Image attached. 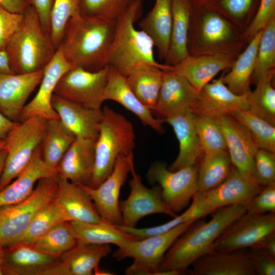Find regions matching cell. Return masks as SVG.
<instances>
[{
  "instance_id": "obj_1",
  "label": "cell",
  "mask_w": 275,
  "mask_h": 275,
  "mask_svg": "<svg viewBox=\"0 0 275 275\" xmlns=\"http://www.w3.org/2000/svg\"><path fill=\"white\" fill-rule=\"evenodd\" d=\"M116 21L80 14L70 18L60 45L66 60L73 67L91 71L107 66Z\"/></svg>"
},
{
  "instance_id": "obj_2",
  "label": "cell",
  "mask_w": 275,
  "mask_h": 275,
  "mask_svg": "<svg viewBox=\"0 0 275 275\" xmlns=\"http://www.w3.org/2000/svg\"><path fill=\"white\" fill-rule=\"evenodd\" d=\"M208 222H195L172 244L165 254L159 271L184 272L201 257L210 252L222 233L246 212L245 205H231L216 210Z\"/></svg>"
},
{
  "instance_id": "obj_3",
  "label": "cell",
  "mask_w": 275,
  "mask_h": 275,
  "mask_svg": "<svg viewBox=\"0 0 275 275\" xmlns=\"http://www.w3.org/2000/svg\"><path fill=\"white\" fill-rule=\"evenodd\" d=\"M143 6V0H132L116 21L107 66L125 77L143 64L152 65L163 70L173 68L172 65L156 62L151 38L143 30L135 28V23L141 16Z\"/></svg>"
},
{
  "instance_id": "obj_4",
  "label": "cell",
  "mask_w": 275,
  "mask_h": 275,
  "mask_svg": "<svg viewBox=\"0 0 275 275\" xmlns=\"http://www.w3.org/2000/svg\"><path fill=\"white\" fill-rule=\"evenodd\" d=\"M248 43L244 33L211 6H193L188 36L189 55L237 57Z\"/></svg>"
},
{
  "instance_id": "obj_5",
  "label": "cell",
  "mask_w": 275,
  "mask_h": 275,
  "mask_svg": "<svg viewBox=\"0 0 275 275\" xmlns=\"http://www.w3.org/2000/svg\"><path fill=\"white\" fill-rule=\"evenodd\" d=\"M56 50L43 30L37 12L29 6L6 48L11 69L15 74L43 70Z\"/></svg>"
},
{
  "instance_id": "obj_6",
  "label": "cell",
  "mask_w": 275,
  "mask_h": 275,
  "mask_svg": "<svg viewBox=\"0 0 275 275\" xmlns=\"http://www.w3.org/2000/svg\"><path fill=\"white\" fill-rule=\"evenodd\" d=\"M95 147V164L89 186L95 188L111 174L118 158L133 153L135 134L133 126L124 116L107 106L102 109Z\"/></svg>"
},
{
  "instance_id": "obj_7",
  "label": "cell",
  "mask_w": 275,
  "mask_h": 275,
  "mask_svg": "<svg viewBox=\"0 0 275 275\" xmlns=\"http://www.w3.org/2000/svg\"><path fill=\"white\" fill-rule=\"evenodd\" d=\"M58 181V176L42 178L26 199L19 203L0 207L1 248L9 247L18 241L35 214L52 200Z\"/></svg>"
},
{
  "instance_id": "obj_8",
  "label": "cell",
  "mask_w": 275,
  "mask_h": 275,
  "mask_svg": "<svg viewBox=\"0 0 275 275\" xmlns=\"http://www.w3.org/2000/svg\"><path fill=\"white\" fill-rule=\"evenodd\" d=\"M47 120L33 117L17 122L4 139L6 158L0 179V190L10 184L26 168L40 146Z\"/></svg>"
},
{
  "instance_id": "obj_9",
  "label": "cell",
  "mask_w": 275,
  "mask_h": 275,
  "mask_svg": "<svg viewBox=\"0 0 275 275\" xmlns=\"http://www.w3.org/2000/svg\"><path fill=\"white\" fill-rule=\"evenodd\" d=\"M196 221L182 223L164 233L125 242L118 246L113 256L118 261L127 258L133 260V263L126 269V274H157L167 251Z\"/></svg>"
},
{
  "instance_id": "obj_10",
  "label": "cell",
  "mask_w": 275,
  "mask_h": 275,
  "mask_svg": "<svg viewBox=\"0 0 275 275\" xmlns=\"http://www.w3.org/2000/svg\"><path fill=\"white\" fill-rule=\"evenodd\" d=\"M198 165L171 171L165 163L154 162L147 176L152 184L158 183L162 198L174 212L181 211L197 193Z\"/></svg>"
},
{
  "instance_id": "obj_11",
  "label": "cell",
  "mask_w": 275,
  "mask_h": 275,
  "mask_svg": "<svg viewBox=\"0 0 275 275\" xmlns=\"http://www.w3.org/2000/svg\"><path fill=\"white\" fill-rule=\"evenodd\" d=\"M274 232V213L246 212L222 233L213 243L210 252L255 248Z\"/></svg>"
},
{
  "instance_id": "obj_12",
  "label": "cell",
  "mask_w": 275,
  "mask_h": 275,
  "mask_svg": "<svg viewBox=\"0 0 275 275\" xmlns=\"http://www.w3.org/2000/svg\"><path fill=\"white\" fill-rule=\"evenodd\" d=\"M109 66L96 71L73 67L59 80L54 94L85 106L101 109Z\"/></svg>"
},
{
  "instance_id": "obj_13",
  "label": "cell",
  "mask_w": 275,
  "mask_h": 275,
  "mask_svg": "<svg viewBox=\"0 0 275 275\" xmlns=\"http://www.w3.org/2000/svg\"><path fill=\"white\" fill-rule=\"evenodd\" d=\"M130 173V194L126 199L119 202L122 226L135 227L141 218L153 214L162 213L173 217L177 216L163 201L159 185L148 188L144 185L135 171L133 159L131 162Z\"/></svg>"
},
{
  "instance_id": "obj_14",
  "label": "cell",
  "mask_w": 275,
  "mask_h": 275,
  "mask_svg": "<svg viewBox=\"0 0 275 275\" xmlns=\"http://www.w3.org/2000/svg\"><path fill=\"white\" fill-rule=\"evenodd\" d=\"M133 159V153L127 156H119L111 174L97 187L80 186L91 197L101 218L115 225L122 224L119 196L130 171Z\"/></svg>"
},
{
  "instance_id": "obj_15",
  "label": "cell",
  "mask_w": 275,
  "mask_h": 275,
  "mask_svg": "<svg viewBox=\"0 0 275 275\" xmlns=\"http://www.w3.org/2000/svg\"><path fill=\"white\" fill-rule=\"evenodd\" d=\"M263 187L243 177L233 166L228 177L223 183L207 192L197 193L193 198L211 213L226 206H246Z\"/></svg>"
},
{
  "instance_id": "obj_16",
  "label": "cell",
  "mask_w": 275,
  "mask_h": 275,
  "mask_svg": "<svg viewBox=\"0 0 275 275\" xmlns=\"http://www.w3.org/2000/svg\"><path fill=\"white\" fill-rule=\"evenodd\" d=\"M214 119L224 135L233 166L243 177L257 182L254 157L258 148L250 133L230 114Z\"/></svg>"
},
{
  "instance_id": "obj_17",
  "label": "cell",
  "mask_w": 275,
  "mask_h": 275,
  "mask_svg": "<svg viewBox=\"0 0 275 275\" xmlns=\"http://www.w3.org/2000/svg\"><path fill=\"white\" fill-rule=\"evenodd\" d=\"M73 66L66 60L59 46L54 56L43 70V75L35 96L23 108L18 122L33 117L47 120L59 119L51 105L55 88L62 75Z\"/></svg>"
},
{
  "instance_id": "obj_18",
  "label": "cell",
  "mask_w": 275,
  "mask_h": 275,
  "mask_svg": "<svg viewBox=\"0 0 275 275\" xmlns=\"http://www.w3.org/2000/svg\"><path fill=\"white\" fill-rule=\"evenodd\" d=\"M250 93L243 95L234 93L224 83L222 75L200 90L192 110L195 115L213 118L235 111L246 110L249 109Z\"/></svg>"
},
{
  "instance_id": "obj_19",
  "label": "cell",
  "mask_w": 275,
  "mask_h": 275,
  "mask_svg": "<svg viewBox=\"0 0 275 275\" xmlns=\"http://www.w3.org/2000/svg\"><path fill=\"white\" fill-rule=\"evenodd\" d=\"M43 70L25 74L0 73V112L18 122L26 100L39 85Z\"/></svg>"
},
{
  "instance_id": "obj_20",
  "label": "cell",
  "mask_w": 275,
  "mask_h": 275,
  "mask_svg": "<svg viewBox=\"0 0 275 275\" xmlns=\"http://www.w3.org/2000/svg\"><path fill=\"white\" fill-rule=\"evenodd\" d=\"M111 252L109 244H76L46 268L41 275H91L101 260Z\"/></svg>"
},
{
  "instance_id": "obj_21",
  "label": "cell",
  "mask_w": 275,
  "mask_h": 275,
  "mask_svg": "<svg viewBox=\"0 0 275 275\" xmlns=\"http://www.w3.org/2000/svg\"><path fill=\"white\" fill-rule=\"evenodd\" d=\"M198 91L182 75L173 69L163 71L162 84L154 111L165 119L193 109Z\"/></svg>"
},
{
  "instance_id": "obj_22",
  "label": "cell",
  "mask_w": 275,
  "mask_h": 275,
  "mask_svg": "<svg viewBox=\"0 0 275 275\" xmlns=\"http://www.w3.org/2000/svg\"><path fill=\"white\" fill-rule=\"evenodd\" d=\"M96 140L76 138L56 168L58 177L90 186L95 164Z\"/></svg>"
},
{
  "instance_id": "obj_23",
  "label": "cell",
  "mask_w": 275,
  "mask_h": 275,
  "mask_svg": "<svg viewBox=\"0 0 275 275\" xmlns=\"http://www.w3.org/2000/svg\"><path fill=\"white\" fill-rule=\"evenodd\" d=\"M51 105L59 119L76 138L96 140L102 110L89 108L53 94Z\"/></svg>"
},
{
  "instance_id": "obj_24",
  "label": "cell",
  "mask_w": 275,
  "mask_h": 275,
  "mask_svg": "<svg viewBox=\"0 0 275 275\" xmlns=\"http://www.w3.org/2000/svg\"><path fill=\"white\" fill-rule=\"evenodd\" d=\"M191 109L167 117L164 120L173 128L179 146V153L169 169L176 171L198 164L204 156L197 134Z\"/></svg>"
},
{
  "instance_id": "obj_25",
  "label": "cell",
  "mask_w": 275,
  "mask_h": 275,
  "mask_svg": "<svg viewBox=\"0 0 275 275\" xmlns=\"http://www.w3.org/2000/svg\"><path fill=\"white\" fill-rule=\"evenodd\" d=\"M194 275L257 274L249 253L241 250L211 252L192 264Z\"/></svg>"
},
{
  "instance_id": "obj_26",
  "label": "cell",
  "mask_w": 275,
  "mask_h": 275,
  "mask_svg": "<svg viewBox=\"0 0 275 275\" xmlns=\"http://www.w3.org/2000/svg\"><path fill=\"white\" fill-rule=\"evenodd\" d=\"M109 67L104 100L118 102L134 114L144 125L158 133H163L162 120L154 117L152 111L139 100L129 87L126 77L114 68Z\"/></svg>"
},
{
  "instance_id": "obj_27",
  "label": "cell",
  "mask_w": 275,
  "mask_h": 275,
  "mask_svg": "<svg viewBox=\"0 0 275 275\" xmlns=\"http://www.w3.org/2000/svg\"><path fill=\"white\" fill-rule=\"evenodd\" d=\"M237 57L228 54L189 55L173 70L184 77L198 91L221 71L230 69Z\"/></svg>"
},
{
  "instance_id": "obj_28",
  "label": "cell",
  "mask_w": 275,
  "mask_h": 275,
  "mask_svg": "<svg viewBox=\"0 0 275 275\" xmlns=\"http://www.w3.org/2000/svg\"><path fill=\"white\" fill-rule=\"evenodd\" d=\"M54 176H58L56 169L45 163L39 147L23 171L13 182L0 190V207L23 201L31 194L40 179Z\"/></svg>"
},
{
  "instance_id": "obj_29",
  "label": "cell",
  "mask_w": 275,
  "mask_h": 275,
  "mask_svg": "<svg viewBox=\"0 0 275 275\" xmlns=\"http://www.w3.org/2000/svg\"><path fill=\"white\" fill-rule=\"evenodd\" d=\"M53 201L65 212L71 221L90 223L103 222L92 200L82 187L59 177Z\"/></svg>"
},
{
  "instance_id": "obj_30",
  "label": "cell",
  "mask_w": 275,
  "mask_h": 275,
  "mask_svg": "<svg viewBox=\"0 0 275 275\" xmlns=\"http://www.w3.org/2000/svg\"><path fill=\"white\" fill-rule=\"evenodd\" d=\"M4 253L2 266L5 274L41 275L44 270L59 259L39 251L31 245L23 243L5 248Z\"/></svg>"
},
{
  "instance_id": "obj_31",
  "label": "cell",
  "mask_w": 275,
  "mask_h": 275,
  "mask_svg": "<svg viewBox=\"0 0 275 275\" xmlns=\"http://www.w3.org/2000/svg\"><path fill=\"white\" fill-rule=\"evenodd\" d=\"M171 0H155L150 11L140 21L141 30L151 38L159 57L167 61L172 30Z\"/></svg>"
},
{
  "instance_id": "obj_32",
  "label": "cell",
  "mask_w": 275,
  "mask_h": 275,
  "mask_svg": "<svg viewBox=\"0 0 275 275\" xmlns=\"http://www.w3.org/2000/svg\"><path fill=\"white\" fill-rule=\"evenodd\" d=\"M172 22L168 64L174 66L189 56L188 36L192 5L188 0H171Z\"/></svg>"
},
{
  "instance_id": "obj_33",
  "label": "cell",
  "mask_w": 275,
  "mask_h": 275,
  "mask_svg": "<svg viewBox=\"0 0 275 275\" xmlns=\"http://www.w3.org/2000/svg\"><path fill=\"white\" fill-rule=\"evenodd\" d=\"M262 31L257 33L249 42L244 50L237 57L230 71L223 75L226 86L237 95L250 93L258 47Z\"/></svg>"
},
{
  "instance_id": "obj_34",
  "label": "cell",
  "mask_w": 275,
  "mask_h": 275,
  "mask_svg": "<svg viewBox=\"0 0 275 275\" xmlns=\"http://www.w3.org/2000/svg\"><path fill=\"white\" fill-rule=\"evenodd\" d=\"M77 244L103 245L114 244L119 246L127 241L136 239L120 230L116 225L105 221L90 223L69 222Z\"/></svg>"
},
{
  "instance_id": "obj_35",
  "label": "cell",
  "mask_w": 275,
  "mask_h": 275,
  "mask_svg": "<svg viewBox=\"0 0 275 275\" xmlns=\"http://www.w3.org/2000/svg\"><path fill=\"white\" fill-rule=\"evenodd\" d=\"M163 71L152 65L143 64L126 77L132 91L151 111H154L156 106L162 84Z\"/></svg>"
},
{
  "instance_id": "obj_36",
  "label": "cell",
  "mask_w": 275,
  "mask_h": 275,
  "mask_svg": "<svg viewBox=\"0 0 275 275\" xmlns=\"http://www.w3.org/2000/svg\"><path fill=\"white\" fill-rule=\"evenodd\" d=\"M75 138L60 119L47 120L40 146L42 157L45 163L56 169Z\"/></svg>"
},
{
  "instance_id": "obj_37",
  "label": "cell",
  "mask_w": 275,
  "mask_h": 275,
  "mask_svg": "<svg viewBox=\"0 0 275 275\" xmlns=\"http://www.w3.org/2000/svg\"><path fill=\"white\" fill-rule=\"evenodd\" d=\"M231 164L227 151L204 155L198 166L197 193L207 192L223 183L230 173Z\"/></svg>"
},
{
  "instance_id": "obj_38",
  "label": "cell",
  "mask_w": 275,
  "mask_h": 275,
  "mask_svg": "<svg viewBox=\"0 0 275 275\" xmlns=\"http://www.w3.org/2000/svg\"><path fill=\"white\" fill-rule=\"evenodd\" d=\"M275 68L263 73L248 98L249 110L275 126V90L273 82Z\"/></svg>"
},
{
  "instance_id": "obj_39",
  "label": "cell",
  "mask_w": 275,
  "mask_h": 275,
  "mask_svg": "<svg viewBox=\"0 0 275 275\" xmlns=\"http://www.w3.org/2000/svg\"><path fill=\"white\" fill-rule=\"evenodd\" d=\"M66 222H70L69 218L52 199L35 214L26 230L16 244L31 245L51 228Z\"/></svg>"
},
{
  "instance_id": "obj_40",
  "label": "cell",
  "mask_w": 275,
  "mask_h": 275,
  "mask_svg": "<svg viewBox=\"0 0 275 275\" xmlns=\"http://www.w3.org/2000/svg\"><path fill=\"white\" fill-rule=\"evenodd\" d=\"M76 244L70 223L66 222L56 225L31 245L39 251L60 258Z\"/></svg>"
},
{
  "instance_id": "obj_41",
  "label": "cell",
  "mask_w": 275,
  "mask_h": 275,
  "mask_svg": "<svg viewBox=\"0 0 275 275\" xmlns=\"http://www.w3.org/2000/svg\"><path fill=\"white\" fill-rule=\"evenodd\" d=\"M230 114L250 133L258 149L275 153V126L249 109L235 111Z\"/></svg>"
},
{
  "instance_id": "obj_42",
  "label": "cell",
  "mask_w": 275,
  "mask_h": 275,
  "mask_svg": "<svg viewBox=\"0 0 275 275\" xmlns=\"http://www.w3.org/2000/svg\"><path fill=\"white\" fill-rule=\"evenodd\" d=\"M260 1L213 0L208 5L244 33L254 17Z\"/></svg>"
},
{
  "instance_id": "obj_43",
  "label": "cell",
  "mask_w": 275,
  "mask_h": 275,
  "mask_svg": "<svg viewBox=\"0 0 275 275\" xmlns=\"http://www.w3.org/2000/svg\"><path fill=\"white\" fill-rule=\"evenodd\" d=\"M190 206L181 214L163 224L151 227L136 228L122 225H116L120 230L132 236L137 239H143L151 236L166 233L178 225L189 221H196L209 214L204 209L199 201L193 198Z\"/></svg>"
},
{
  "instance_id": "obj_44",
  "label": "cell",
  "mask_w": 275,
  "mask_h": 275,
  "mask_svg": "<svg viewBox=\"0 0 275 275\" xmlns=\"http://www.w3.org/2000/svg\"><path fill=\"white\" fill-rule=\"evenodd\" d=\"M194 122L204 155L227 151L224 135L214 118L195 115Z\"/></svg>"
},
{
  "instance_id": "obj_45",
  "label": "cell",
  "mask_w": 275,
  "mask_h": 275,
  "mask_svg": "<svg viewBox=\"0 0 275 275\" xmlns=\"http://www.w3.org/2000/svg\"><path fill=\"white\" fill-rule=\"evenodd\" d=\"M275 68V17L262 31L251 82L256 84L265 72Z\"/></svg>"
},
{
  "instance_id": "obj_46",
  "label": "cell",
  "mask_w": 275,
  "mask_h": 275,
  "mask_svg": "<svg viewBox=\"0 0 275 275\" xmlns=\"http://www.w3.org/2000/svg\"><path fill=\"white\" fill-rule=\"evenodd\" d=\"M79 14V0H54L50 16V39L56 49L69 19Z\"/></svg>"
},
{
  "instance_id": "obj_47",
  "label": "cell",
  "mask_w": 275,
  "mask_h": 275,
  "mask_svg": "<svg viewBox=\"0 0 275 275\" xmlns=\"http://www.w3.org/2000/svg\"><path fill=\"white\" fill-rule=\"evenodd\" d=\"M132 0H79V14L116 20L128 8Z\"/></svg>"
},
{
  "instance_id": "obj_48",
  "label": "cell",
  "mask_w": 275,
  "mask_h": 275,
  "mask_svg": "<svg viewBox=\"0 0 275 275\" xmlns=\"http://www.w3.org/2000/svg\"><path fill=\"white\" fill-rule=\"evenodd\" d=\"M255 178L265 186L275 181V153L258 149L254 157Z\"/></svg>"
},
{
  "instance_id": "obj_49",
  "label": "cell",
  "mask_w": 275,
  "mask_h": 275,
  "mask_svg": "<svg viewBox=\"0 0 275 275\" xmlns=\"http://www.w3.org/2000/svg\"><path fill=\"white\" fill-rule=\"evenodd\" d=\"M274 17L275 0H261L254 17L244 32L246 41L249 42Z\"/></svg>"
},
{
  "instance_id": "obj_50",
  "label": "cell",
  "mask_w": 275,
  "mask_h": 275,
  "mask_svg": "<svg viewBox=\"0 0 275 275\" xmlns=\"http://www.w3.org/2000/svg\"><path fill=\"white\" fill-rule=\"evenodd\" d=\"M246 212L263 214L275 212V182L262 188L246 205Z\"/></svg>"
},
{
  "instance_id": "obj_51",
  "label": "cell",
  "mask_w": 275,
  "mask_h": 275,
  "mask_svg": "<svg viewBox=\"0 0 275 275\" xmlns=\"http://www.w3.org/2000/svg\"><path fill=\"white\" fill-rule=\"evenodd\" d=\"M22 18L23 14L11 12L0 5V51L6 50Z\"/></svg>"
},
{
  "instance_id": "obj_52",
  "label": "cell",
  "mask_w": 275,
  "mask_h": 275,
  "mask_svg": "<svg viewBox=\"0 0 275 275\" xmlns=\"http://www.w3.org/2000/svg\"><path fill=\"white\" fill-rule=\"evenodd\" d=\"M249 253L257 274H275V258L257 249H252Z\"/></svg>"
},
{
  "instance_id": "obj_53",
  "label": "cell",
  "mask_w": 275,
  "mask_h": 275,
  "mask_svg": "<svg viewBox=\"0 0 275 275\" xmlns=\"http://www.w3.org/2000/svg\"><path fill=\"white\" fill-rule=\"evenodd\" d=\"M36 11L45 33L49 37L50 16L54 0H28ZM50 38V37H49Z\"/></svg>"
},
{
  "instance_id": "obj_54",
  "label": "cell",
  "mask_w": 275,
  "mask_h": 275,
  "mask_svg": "<svg viewBox=\"0 0 275 275\" xmlns=\"http://www.w3.org/2000/svg\"><path fill=\"white\" fill-rule=\"evenodd\" d=\"M0 5L9 11L23 14L30 6L28 0H0Z\"/></svg>"
},
{
  "instance_id": "obj_55",
  "label": "cell",
  "mask_w": 275,
  "mask_h": 275,
  "mask_svg": "<svg viewBox=\"0 0 275 275\" xmlns=\"http://www.w3.org/2000/svg\"><path fill=\"white\" fill-rule=\"evenodd\" d=\"M265 254L275 258V233L263 240L256 248Z\"/></svg>"
},
{
  "instance_id": "obj_56",
  "label": "cell",
  "mask_w": 275,
  "mask_h": 275,
  "mask_svg": "<svg viewBox=\"0 0 275 275\" xmlns=\"http://www.w3.org/2000/svg\"><path fill=\"white\" fill-rule=\"evenodd\" d=\"M16 123L17 122L10 120L0 112V140H4Z\"/></svg>"
},
{
  "instance_id": "obj_57",
  "label": "cell",
  "mask_w": 275,
  "mask_h": 275,
  "mask_svg": "<svg viewBox=\"0 0 275 275\" xmlns=\"http://www.w3.org/2000/svg\"><path fill=\"white\" fill-rule=\"evenodd\" d=\"M0 73L15 74L11 69L9 56L6 50L0 51Z\"/></svg>"
},
{
  "instance_id": "obj_58",
  "label": "cell",
  "mask_w": 275,
  "mask_h": 275,
  "mask_svg": "<svg viewBox=\"0 0 275 275\" xmlns=\"http://www.w3.org/2000/svg\"><path fill=\"white\" fill-rule=\"evenodd\" d=\"M6 154V152L4 149L0 151V179L4 170Z\"/></svg>"
},
{
  "instance_id": "obj_59",
  "label": "cell",
  "mask_w": 275,
  "mask_h": 275,
  "mask_svg": "<svg viewBox=\"0 0 275 275\" xmlns=\"http://www.w3.org/2000/svg\"><path fill=\"white\" fill-rule=\"evenodd\" d=\"M192 6L196 7L209 4L213 0H188Z\"/></svg>"
},
{
  "instance_id": "obj_60",
  "label": "cell",
  "mask_w": 275,
  "mask_h": 275,
  "mask_svg": "<svg viewBox=\"0 0 275 275\" xmlns=\"http://www.w3.org/2000/svg\"><path fill=\"white\" fill-rule=\"evenodd\" d=\"M4 249L0 248V266H2L4 259Z\"/></svg>"
},
{
  "instance_id": "obj_61",
  "label": "cell",
  "mask_w": 275,
  "mask_h": 275,
  "mask_svg": "<svg viewBox=\"0 0 275 275\" xmlns=\"http://www.w3.org/2000/svg\"><path fill=\"white\" fill-rule=\"evenodd\" d=\"M5 140H0V151L3 150L5 146Z\"/></svg>"
},
{
  "instance_id": "obj_62",
  "label": "cell",
  "mask_w": 275,
  "mask_h": 275,
  "mask_svg": "<svg viewBox=\"0 0 275 275\" xmlns=\"http://www.w3.org/2000/svg\"><path fill=\"white\" fill-rule=\"evenodd\" d=\"M5 274L2 266H0V275Z\"/></svg>"
}]
</instances>
